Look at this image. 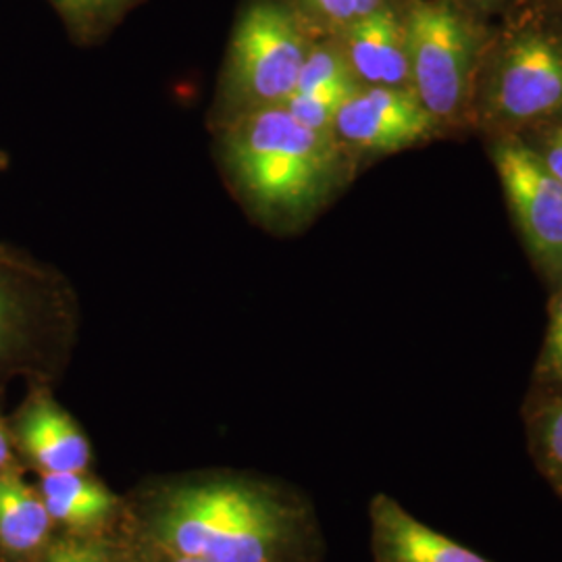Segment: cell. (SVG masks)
<instances>
[{"instance_id":"6da1fadb","label":"cell","mask_w":562,"mask_h":562,"mask_svg":"<svg viewBox=\"0 0 562 562\" xmlns=\"http://www.w3.org/2000/svg\"><path fill=\"white\" fill-rule=\"evenodd\" d=\"M153 531L173 557L201 562H280L296 513L271 492L240 482H204L162 498Z\"/></svg>"},{"instance_id":"7a4b0ae2","label":"cell","mask_w":562,"mask_h":562,"mask_svg":"<svg viewBox=\"0 0 562 562\" xmlns=\"http://www.w3.org/2000/svg\"><path fill=\"white\" fill-rule=\"evenodd\" d=\"M222 144L227 176L241 199L273 222L313 209L334 178L336 150L327 132L302 125L283 106L234 115Z\"/></svg>"},{"instance_id":"3957f363","label":"cell","mask_w":562,"mask_h":562,"mask_svg":"<svg viewBox=\"0 0 562 562\" xmlns=\"http://www.w3.org/2000/svg\"><path fill=\"white\" fill-rule=\"evenodd\" d=\"M308 50L301 23L283 2L246 4L234 30L225 74L232 117L288 101Z\"/></svg>"},{"instance_id":"277c9868","label":"cell","mask_w":562,"mask_h":562,"mask_svg":"<svg viewBox=\"0 0 562 562\" xmlns=\"http://www.w3.org/2000/svg\"><path fill=\"white\" fill-rule=\"evenodd\" d=\"M415 94L434 117L457 111L464 97L471 41L446 2H415L404 21Z\"/></svg>"},{"instance_id":"5b68a950","label":"cell","mask_w":562,"mask_h":562,"mask_svg":"<svg viewBox=\"0 0 562 562\" xmlns=\"http://www.w3.org/2000/svg\"><path fill=\"white\" fill-rule=\"evenodd\" d=\"M431 123L434 115L417 94L404 88L371 86L357 88L346 99L331 130L362 150L394 153L422 140Z\"/></svg>"},{"instance_id":"8992f818","label":"cell","mask_w":562,"mask_h":562,"mask_svg":"<svg viewBox=\"0 0 562 562\" xmlns=\"http://www.w3.org/2000/svg\"><path fill=\"white\" fill-rule=\"evenodd\" d=\"M496 165L525 238L542 259L562 265L561 181L522 146L498 148Z\"/></svg>"},{"instance_id":"52a82bcc","label":"cell","mask_w":562,"mask_h":562,"mask_svg":"<svg viewBox=\"0 0 562 562\" xmlns=\"http://www.w3.org/2000/svg\"><path fill=\"white\" fill-rule=\"evenodd\" d=\"M498 109L513 120H531L562 104V50L542 36H525L504 57Z\"/></svg>"},{"instance_id":"ba28073f","label":"cell","mask_w":562,"mask_h":562,"mask_svg":"<svg viewBox=\"0 0 562 562\" xmlns=\"http://www.w3.org/2000/svg\"><path fill=\"white\" fill-rule=\"evenodd\" d=\"M371 543L375 562H494L415 519L385 494L371 503Z\"/></svg>"},{"instance_id":"9c48e42d","label":"cell","mask_w":562,"mask_h":562,"mask_svg":"<svg viewBox=\"0 0 562 562\" xmlns=\"http://www.w3.org/2000/svg\"><path fill=\"white\" fill-rule=\"evenodd\" d=\"M18 442L42 473L86 471L90 443L57 402L48 394H34L18 419Z\"/></svg>"},{"instance_id":"30bf717a","label":"cell","mask_w":562,"mask_h":562,"mask_svg":"<svg viewBox=\"0 0 562 562\" xmlns=\"http://www.w3.org/2000/svg\"><path fill=\"white\" fill-rule=\"evenodd\" d=\"M346 46L352 76L369 86L402 88L411 78L404 23L385 7L350 23Z\"/></svg>"},{"instance_id":"8fae6325","label":"cell","mask_w":562,"mask_h":562,"mask_svg":"<svg viewBox=\"0 0 562 562\" xmlns=\"http://www.w3.org/2000/svg\"><path fill=\"white\" fill-rule=\"evenodd\" d=\"M46 308L20 278L0 271V373L36 359Z\"/></svg>"},{"instance_id":"7c38bea8","label":"cell","mask_w":562,"mask_h":562,"mask_svg":"<svg viewBox=\"0 0 562 562\" xmlns=\"http://www.w3.org/2000/svg\"><path fill=\"white\" fill-rule=\"evenodd\" d=\"M50 515L30 485L18 475L0 473V548L11 554H30L46 542Z\"/></svg>"},{"instance_id":"4fadbf2b","label":"cell","mask_w":562,"mask_h":562,"mask_svg":"<svg viewBox=\"0 0 562 562\" xmlns=\"http://www.w3.org/2000/svg\"><path fill=\"white\" fill-rule=\"evenodd\" d=\"M41 496L53 521L90 527L106 519L115 508V496L83 471L42 473Z\"/></svg>"},{"instance_id":"5bb4252c","label":"cell","mask_w":562,"mask_h":562,"mask_svg":"<svg viewBox=\"0 0 562 562\" xmlns=\"http://www.w3.org/2000/svg\"><path fill=\"white\" fill-rule=\"evenodd\" d=\"M529 454L562 498V396L546 402L527 425Z\"/></svg>"},{"instance_id":"9a60e30c","label":"cell","mask_w":562,"mask_h":562,"mask_svg":"<svg viewBox=\"0 0 562 562\" xmlns=\"http://www.w3.org/2000/svg\"><path fill=\"white\" fill-rule=\"evenodd\" d=\"M355 90V80L338 81L311 92H294L281 106L302 125L317 132H329L341 104Z\"/></svg>"},{"instance_id":"2e32d148","label":"cell","mask_w":562,"mask_h":562,"mask_svg":"<svg viewBox=\"0 0 562 562\" xmlns=\"http://www.w3.org/2000/svg\"><path fill=\"white\" fill-rule=\"evenodd\" d=\"M352 80L348 60L334 48H311L302 63L301 76L294 92H311L338 81Z\"/></svg>"},{"instance_id":"e0dca14e","label":"cell","mask_w":562,"mask_h":562,"mask_svg":"<svg viewBox=\"0 0 562 562\" xmlns=\"http://www.w3.org/2000/svg\"><path fill=\"white\" fill-rule=\"evenodd\" d=\"M302 4L317 18L348 27L350 23L380 9L382 0H302Z\"/></svg>"},{"instance_id":"ac0fdd59","label":"cell","mask_w":562,"mask_h":562,"mask_svg":"<svg viewBox=\"0 0 562 562\" xmlns=\"http://www.w3.org/2000/svg\"><path fill=\"white\" fill-rule=\"evenodd\" d=\"M542 371L550 382L562 387V290L552 306V317L543 346Z\"/></svg>"},{"instance_id":"d6986e66","label":"cell","mask_w":562,"mask_h":562,"mask_svg":"<svg viewBox=\"0 0 562 562\" xmlns=\"http://www.w3.org/2000/svg\"><path fill=\"white\" fill-rule=\"evenodd\" d=\"M42 562H115L109 552L101 548L99 543L78 542V540H69V542H59L53 546Z\"/></svg>"},{"instance_id":"ffe728a7","label":"cell","mask_w":562,"mask_h":562,"mask_svg":"<svg viewBox=\"0 0 562 562\" xmlns=\"http://www.w3.org/2000/svg\"><path fill=\"white\" fill-rule=\"evenodd\" d=\"M59 2L65 9H69L74 15L94 20L99 15L109 13L111 9L120 7L121 2H125V0H59Z\"/></svg>"},{"instance_id":"44dd1931","label":"cell","mask_w":562,"mask_h":562,"mask_svg":"<svg viewBox=\"0 0 562 562\" xmlns=\"http://www.w3.org/2000/svg\"><path fill=\"white\" fill-rule=\"evenodd\" d=\"M543 165L548 167V171L562 183V130H559L552 140L548 144V153Z\"/></svg>"},{"instance_id":"7402d4cb","label":"cell","mask_w":562,"mask_h":562,"mask_svg":"<svg viewBox=\"0 0 562 562\" xmlns=\"http://www.w3.org/2000/svg\"><path fill=\"white\" fill-rule=\"evenodd\" d=\"M11 461V442H9V436L0 423V473L4 471V467Z\"/></svg>"},{"instance_id":"603a6c76","label":"cell","mask_w":562,"mask_h":562,"mask_svg":"<svg viewBox=\"0 0 562 562\" xmlns=\"http://www.w3.org/2000/svg\"><path fill=\"white\" fill-rule=\"evenodd\" d=\"M171 562H201L194 561V559H183V557H173V561Z\"/></svg>"}]
</instances>
